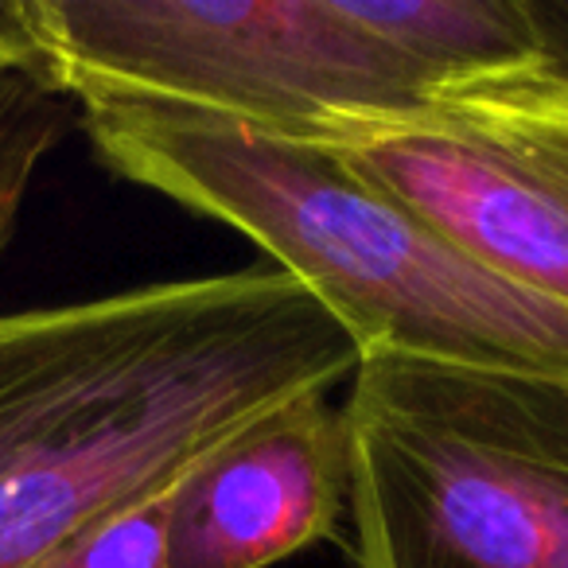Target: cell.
<instances>
[{
    "label": "cell",
    "instance_id": "obj_1",
    "mask_svg": "<svg viewBox=\"0 0 568 568\" xmlns=\"http://www.w3.org/2000/svg\"><path fill=\"white\" fill-rule=\"evenodd\" d=\"M363 351L281 268L156 281L0 316V568H36L94 521Z\"/></svg>",
    "mask_w": 568,
    "mask_h": 568
},
{
    "label": "cell",
    "instance_id": "obj_2",
    "mask_svg": "<svg viewBox=\"0 0 568 568\" xmlns=\"http://www.w3.org/2000/svg\"><path fill=\"white\" fill-rule=\"evenodd\" d=\"M113 175L234 226L363 355L568 374V312L467 261L332 144L136 98H82Z\"/></svg>",
    "mask_w": 568,
    "mask_h": 568
},
{
    "label": "cell",
    "instance_id": "obj_3",
    "mask_svg": "<svg viewBox=\"0 0 568 568\" xmlns=\"http://www.w3.org/2000/svg\"><path fill=\"white\" fill-rule=\"evenodd\" d=\"M343 425L358 568H568V374L363 355Z\"/></svg>",
    "mask_w": 568,
    "mask_h": 568
},
{
    "label": "cell",
    "instance_id": "obj_4",
    "mask_svg": "<svg viewBox=\"0 0 568 568\" xmlns=\"http://www.w3.org/2000/svg\"><path fill=\"white\" fill-rule=\"evenodd\" d=\"M28 20L74 102L136 98L324 141L433 98L339 0H28Z\"/></svg>",
    "mask_w": 568,
    "mask_h": 568
},
{
    "label": "cell",
    "instance_id": "obj_5",
    "mask_svg": "<svg viewBox=\"0 0 568 568\" xmlns=\"http://www.w3.org/2000/svg\"><path fill=\"white\" fill-rule=\"evenodd\" d=\"M332 144L467 261L568 312V79L549 67L347 118Z\"/></svg>",
    "mask_w": 568,
    "mask_h": 568
},
{
    "label": "cell",
    "instance_id": "obj_6",
    "mask_svg": "<svg viewBox=\"0 0 568 568\" xmlns=\"http://www.w3.org/2000/svg\"><path fill=\"white\" fill-rule=\"evenodd\" d=\"M351 483L343 405L304 394L214 444L168 495L164 568H268L339 521Z\"/></svg>",
    "mask_w": 568,
    "mask_h": 568
},
{
    "label": "cell",
    "instance_id": "obj_7",
    "mask_svg": "<svg viewBox=\"0 0 568 568\" xmlns=\"http://www.w3.org/2000/svg\"><path fill=\"white\" fill-rule=\"evenodd\" d=\"M428 94L541 67L526 0H339Z\"/></svg>",
    "mask_w": 568,
    "mask_h": 568
},
{
    "label": "cell",
    "instance_id": "obj_8",
    "mask_svg": "<svg viewBox=\"0 0 568 568\" xmlns=\"http://www.w3.org/2000/svg\"><path fill=\"white\" fill-rule=\"evenodd\" d=\"M82 125V105L36 74L0 71V261L17 237L43 160Z\"/></svg>",
    "mask_w": 568,
    "mask_h": 568
},
{
    "label": "cell",
    "instance_id": "obj_9",
    "mask_svg": "<svg viewBox=\"0 0 568 568\" xmlns=\"http://www.w3.org/2000/svg\"><path fill=\"white\" fill-rule=\"evenodd\" d=\"M168 495L172 487L94 521L36 568H164Z\"/></svg>",
    "mask_w": 568,
    "mask_h": 568
},
{
    "label": "cell",
    "instance_id": "obj_10",
    "mask_svg": "<svg viewBox=\"0 0 568 568\" xmlns=\"http://www.w3.org/2000/svg\"><path fill=\"white\" fill-rule=\"evenodd\" d=\"M0 71L36 74V79L51 82L32 20H28V0H0Z\"/></svg>",
    "mask_w": 568,
    "mask_h": 568
},
{
    "label": "cell",
    "instance_id": "obj_11",
    "mask_svg": "<svg viewBox=\"0 0 568 568\" xmlns=\"http://www.w3.org/2000/svg\"><path fill=\"white\" fill-rule=\"evenodd\" d=\"M541 63L568 79V0H526Z\"/></svg>",
    "mask_w": 568,
    "mask_h": 568
}]
</instances>
